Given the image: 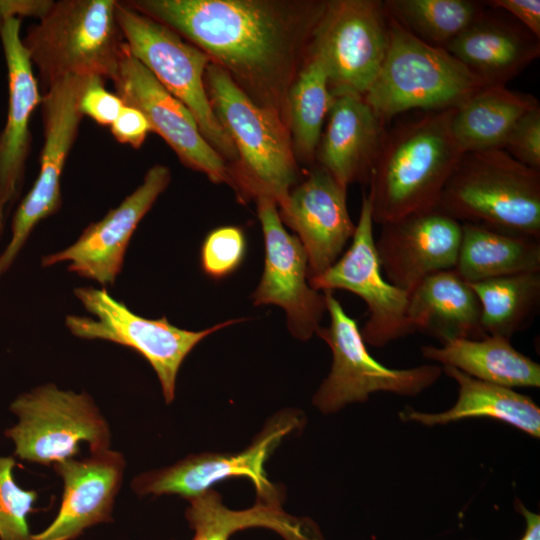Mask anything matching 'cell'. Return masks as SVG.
<instances>
[{
	"label": "cell",
	"instance_id": "6da1fadb",
	"mask_svg": "<svg viewBox=\"0 0 540 540\" xmlns=\"http://www.w3.org/2000/svg\"><path fill=\"white\" fill-rule=\"evenodd\" d=\"M205 52L289 129L288 93L327 0H126Z\"/></svg>",
	"mask_w": 540,
	"mask_h": 540
},
{
	"label": "cell",
	"instance_id": "7a4b0ae2",
	"mask_svg": "<svg viewBox=\"0 0 540 540\" xmlns=\"http://www.w3.org/2000/svg\"><path fill=\"white\" fill-rule=\"evenodd\" d=\"M454 111H425L386 131L368 180L374 223L437 208L463 154L451 132Z\"/></svg>",
	"mask_w": 540,
	"mask_h": 540
},
{
	"label": "cell",
	"instance_id": "3957f363",
	"mask_svg": "<svg viewBox=\"0 0 540 540\" xmlns=\"http://www.w3.org/2000/svg\"><path fill=\"white\" fill-rule=\"evenodd\" d=\"M204 81L212 110L237 153L228 167L229 184L244 201L268 198L281 205L298 179L288 127L217 64L208 65Z\"/></svg>",
	"mask_w": 540,
	"mask_h": 540
},
{
	"label": "cell",
	"instance_id": "277c9868",
	"mask_svg": "<svg viewBox=\"0 0 540 540\" xmlns=\"http://www.w3.org/2000/svg\"><path fill=\"white\" fill-rule=\"evenodd\" d=\"M437 208L460 223L540 240V171L502 148L464 153Z\"/></svg>",
	"mask_w": 540,
	"mask_h": 540
},
{
	"label": "cell",
	"instance_id": "5b68a950",
	"mask_svg": "<svg viewBox=\"0 0 540 540\" xmlns=\"http://www.w3.org/2000/svg\"><path fill=\"white\" fill-rule=\"evenodd\" d=\"M117 0H59L27 30L22 43L46 90L67 76L112 79L124 39Z\"/></svg>",
	"mask_w": 540,
	"mask_h": 540
},
{
	"label": "cell",
	"instance_id": "8992f818",
	"mask_svg": "<svg viewBox=\"0 0 540 540\" xmlns=\"http://www.w3.org/2000/svg\"><path fill=\"white\" fill-rule=\"evenodd\" d=\"M387 16V54L364 96L385 124L414 109L457 108L487 86L446 49L420 40Z\"/></svg>",
	"mask_w": 540,
	"mask_h": 540
},
{
	"label": "cell",
	"instance_id": "52a82bcc",
	"mask_svg": "<svg viewBox=\"0 0 540 540\" xmlns=\"http://www.w3.org/2000/svg\"><path fill=\"white\" fill-rule=\"evenodd\" d=\"M116 19L130 53L193 114L212 148L230 164L235 147L210 105L205 73L210 57L168 26L117 1ZM230 165V166H231Z\"/></svg>",
	"mask_w": 540,
	"mask_h": 540
},
{
	"label": "cell",
	"instance_id": "ba28073f",
	"mask_svg": "<svg viewBox=\"0 0 540 540\" xmlns=\"http://www.w3.org/2000/svg\"><path fill=\"white\" fill-rule=\"evenodd\" d=\"M10 409L19 421L5 436L22 460L52 466L77 456L81 442L89 445L90 453L110 449L109 425L86 392L48 383L18 396Z\"/></svg>",
	"mask_w": 540,
	"mask_h": 540
},
{
	"label": "cell",
	"instance_id": "9c48e42d",
	"mask_svg": "<svg viewBox=\"0 0 540 540\" xmlns=\"http://www.w3.org/2000/svg\"><path fill=\"white\" fill-rule=\"evenodd\" d=\"M330 323L316 334L330 347L333 362L312 402L324 414L346 405L364 402L376 392L416 396L435 384L443 370L440 365H420L395 369L377 361L368 351L355 319L350 317L333 295L323 291Z\"/></svg>",
	"mask_w": 540,
	"mask_h": 540
},
{
	"label": "cell",
	"instance_id": "30bf717a",
	"mask_svg": "<svg viewBox=\"0 0 540 540\" xmlns=\"http://www.w3.org/2000/svg\"><path fill=\"white\" fill-rule=\"evenodd\" d=\"M75 296L94 318L68 315L65 323L76 337L106 340L129 347L154 369L166 403L175 398L178 371L192 349L208 335L245 319H232L201 331L178 328L163 316L147 319L132 312L108 291L94 287L74 289Z\"/></svg>",
	"mask_w": 540,
	"mask_h": 540
},
{
	"label": "cell",
	"instance_id": "8fae6325",
	"mask_svg": "<svg viewBox=\"0 0 540 540\" xmlns=\"http://www.w3.org/2000/svg\"><path fill=\"white\" fill-rule=\"evenodd\" d=\"M388 47L389 22L383 1L327 0L310 52L322 60L333 97H364Z\"/></svg>",
	"mask_w": 540,
	"mask_h": 540
},
{
	"label": "cell",
	"instance_id": "7c38bea8",
	"mask_svg": "<svg viewBox=\"0 0 540 540\" xmlns=\"http://www.w3.org/2000/svg\"><path fill=\"white\" fill-rule=\"evenodd\" d=\"M304 423L300 411L284 409L242 451L188 455L171 466L140 473L131 481V489L140 497L177 495L188 500L220 481L245 477L253 483L256 499L284 500L283 489L268 480L264 465L281 441Z\"/></svg>",
	"mask_w": 540,
	"mask_h": 540
},
{
	"label": "cell",
	"instance_id": "4fadbf2b",
	"mask_svg": "<svg viewBox=\"0 0 540 540\" xmlns=\"http://www.w3.org/2000/svg\"><path fill=\"white\" fill-rule=\"evenodd\" d=\"M91 76L55 81L42 97L43 147L38 176L14 213L12 236L0 255V278L10 268L34 227L61 208V176L83 115L79 103Z\"/></svg>",
	"mask_w": 540,
	"mask_h": 540
},
{
	"label": "cell",
	"instance_id": "5bb4252c",
	"mask_svg": "<svg viewBox=\"0 0 540 540\" xmlns=\"http://www.w3.org/2000/svg\"><path fill=\"white\" fill-rule=\"evenodd\" d=\"M373 224L371 205L364 194L350 247L330 268L308 281L318 291L342 289L359 296L368 309L361 335L366 344L384 347L414 331L407 315L409 292L385 278L375 248Z\"/></svg>",
	"mask_w": 540,
	"mask_h": 540
},
{
	"label": "cell",
	"instance_id": "9a60e30c",
	"mask_svg": "<svg viewBox=\"0 0 540 540\" xmlns=\"http://www.w3.org/2000/svg\"><path fill=\"white\" fill-rule=\"evenodd\" d=\"M125 105L140 110L179 160L214 183H228V166L202 135L189 109L171 95L129 51L124 42L111 79Z\"/></svg>",
	"mask_w": 540,
	"mask_h": 540
},
{
	"label": "cell",
	"instance_id": "2e32d148",
	"mask_svg": "<svg viewBox=\"0 0 540 540\" xmlns=\"http://www.w3.org/2000/svg\"><path fill=\"white\" fill-rule=\"evenodd\" d=\"M256 201L265 241V265L253 302L283 308L292 335L306 341L316 334L327 311L325 294L310 286L305 249L297 236L285 230L277 204L268 198Z\"/></svg>",
	"mask_w": 540,
	"mask_h": 540
},
{
	"label": "cell",
	"instance_id": "e0dca14e",
	"mask_svg": "<svg viewBox=\"0 0 540 540\" xmlns=\"http://www.w3.org/2000/svg\"><path fill=\"white\" fill-rule=\"evenodd\" d=\"M170 180L167 166L153 165L143 182L116 208L109 210L101 220L90 223L75 243L44 256L42 266L69 261L68 271L103 286L114 285L134 231Z\"/></svg>",
	"mask_w": 540,
	"mask_h": 540
},
{
	"label": "cell",
	"instance_id": "ac0fdd59",
	"mask_svg": "<svg viewBox=\"0 0 540 540\" xmlns=\"http://www.w3.org/2000/svg\"><path fill=\"white\" fill-rule=\"evenodd\" d=\"M462 226L438 208L382 224L375 248L385 278L410 292L426 277L455 268Z\"/></svg>",
	"mask_w": 540,
	"mask_h": 540
},
{
	"label": "cell",
	"instance_id": "d6986e66",
	"mask_svg": "<svg viewBox=\"0 0 540 540\" xmlns=\"http://www.w3.org/2000/svg\"><path fill=\"white\" fill-rule=\"evenodd\" d=\"M346 189L318 165L278 206L281 221L297 233L305 249L308 279L330 268L354 235Z\"/></svg>",
	"mask_w": 540,
	"mask_h": 540
},
{
	"label": "cell",
	"instance_id": "ffe728a7",
	"mask_svg": "<svg viewBox=\"0 0 540 540\" xmlns=\"http://www.w3.org/2000/svg\"><path fill=\"white\" fill-rule=\"evenodd\" d=\"M20 28V18H10L0 27L8 72L7 118L0 133V238L22 191L32 143L30 119L42 100Z\"/></svg>",
	"mask_w": 540,
	"mask_h": 540
},
{
	"label": "cell",
	"instance_id": "44dd1931",
	"mask_svg": "<svg viewBox=\"0 0 540 540\" xmlns=\"http://www.w3.org/2000/svg\"><path fill=\"white\" fill-rule=\"evenodd\" d=\"M52 466L63 481L61 505L52 523L28 540H73L91 526L112 521L126 466L121 453L107 449Z\"/></svg>",
	"mask_w": 540,
	"mask_h": 540
},
{
	"label": "cell",
	"instance_id": "7402d4cb",
	"mask_svg": "<svg viewBox=\"0 0 540 540\" xmlns=\"http://www.w3.org/2000/svg\"><path fill=\"white\" fill-rule=\"evenodd\" d=\"M315 159L342 186L368 183L386 134V124L363 96L333 98Z\"/></svg>",
	"mask_w": 540,
	"mask_h": 540
},
{
	"label": "cell",
	"instance_id": "603a6c76",
	"mask_svg": "<svg viewBox=\"0 0 540 540\" xmlns=\"http://www.w3.org/2000/svg\"><path fill=\"white\" fill-rule=\"evenodd\" d=\"M487 9L444 49L486 85H506L540 55V42L520 23Z\"/></svg>",
	"mask_w": 540,
	"mask_h": 540
},
{
	"label": "cell",
	"instance_id": "cb8c5ba5",
	"mask_svg": "<svg viewBox=\"0 0 540 540\" xmlns=\"http://www.w3.org/2000/svg\"><path fill=\"white\" fill-rule=\"evenodd\" d=\"M407 315L414 332L431 336L441 344L486 336L479 300L454 269L434 273L412 289Z\"/></svg>",
	"mask_w": 540,
	"mask_h": 540
},
{
	"label": "cell",
	"instance_id": "d4e9b609",
	"mask_svg": "<svg viewBox=\"0 0 540 540\" xmlns=\"http://www.w3.org/2000/svg\"><path fill=\"white\" fill-rule=\"evenodd\" d=\"M442 370L458 384L455 404L439 413L406 407L399 414L402 421L436 426L487 417L509 424L532 437H540V408L529 396L512 388L478 380L454 367L444 366Z\"/></svg>",
	"mask_w": 540,
	"mask_h": 540
},
{
	"label": "cell",
	"instance_id": "484cf974",
	"mask_svg": "<svg viewBox=\"0 0 540 540\" xmlns=\"http://www.w3.org/2000/svg\"><path fill=\"white\" fill-rule=\"evenodd\" d=\"M188 501L185 516L195 532L191 540H229L237 531L253 527L273 530L284 540H325L312 519L285 512L283 500L256 499L248 509L232 510L211 488Z\"/></svg>",
	"mask_w": 540,
	"mask_h": 540
},
{
	"label": "cell",
	"instance_id": "4316f807",
	"mask_svg": "<svg viewBox=\"0 0 540 540\" xmlns=\"http://www.w3.org/2000/svg\"><path fill=\"white\" fill-rule=\"evenodd\" d=\"M422 356L478 380L508 388L540 387V365L514 348L509 338L486 335L421 347Z\"/></svg>",
	"mask_w": 540,
	"mask_h": 540
},
{
	"label": "cell",
	"instance_id": "83f0119b",
	"mask_svg": "<svg viewBox=\"0 0 540 540\" xmlns=\"http://www.w3.org/2000/svg\"><path fill=\"white\" fill-rule=\"evenodd\" d=\"M537 107L532 94L487 85L455 108L451 132L463 154L502 148L519 119Z\"/></svg>",
	"mask_w": 540,
	"mask_h": 540
},
{
	"label": "cell",
	"instance_id": "f1b7e54d",
	"mask_svg": "<svg viewBox=\"0 0 540 540\" xmlns=\"http://www.w3.org/2000/svg\"><path fill=\"white\" fill-rule=\"evenodd\" d=\"M456 273L467 283L540 272V240L473 223H461Z\"/></svg>",
	"mask_w": 540,
	"mask_h": 540
},
{
	"label": "cell",
	"instance_id": "f546056e",
	"mask_svg": "<svg viewBox=\"0 0 540 540\" xmlns=\"http://www.w3.org/2000/svg\"><path fill=\"white\" fill-rule=\"evenodd\" d=\"M481 308L486 335L511 338L529 327L540 307V272L502 276L469 283Z\"/></svg>",
	"mask_w": 540,
	"mask_h": 540
},
{
	"label": "cell",
	"instance_id": "4dcf8cb0",
	"mask_svg": "<svg viewBox=\"0 0 540 540\" xmlns=\"http://www.w3.org/2000/svg\"><path fill=\"white\" fill-rule=\"evenodd\" d=\"M333 98L325 66L309 50L288 93L289 133L297 161H314Z\"/></svg>",
	"mask_w": 540,
	"mask_h": 540
},
{
	"label": "cell",
	"instance_id": "1f68e13d",
	"mask_svg": "<svg viewBox=\"0 0 540 540\" xmlns=\"http://www.w3.org/2000/svg\"><path fill=\"white\" fill-rule=\"evenodd\" d=\"M387 14L420 40L444 48L485 10L474 0H385Z\"/></svg>",
	"mask_w": 540,
	"mask_h": 540
},
{
	"label": "cell",
	"instance_id": "d6a6232c",
	"mask_svg": "<svg viewBox=\"0 0 540 540\" xmlns=\"http://www.w3.org/2000/svg\"><path fill=\"white\" fill-rule=\"evenodd\" d=\"M16 461L0 456V540H28V516L35 511V490L22 489L15 481Z\"/></svg>",
	"mask_w": 540,
	"mask_h": 540
},
{
	"label": "cell",
	"instance_id": "836d02e7",
	"mask_svg": "<svg viewBox=\"0 0 540 540\" xmlns=\"http://www.w3.org/2000/svg\"><path fill=\"white\" fill-rule=\"evenodd\" d=\"M246 239L241 228L223 226L212 230L201 248V266L206 275L219 279L228 276L241 264Z\"/></svg>",
	"mask_w": 540,
	"mask_h": 540
},
{
	"label": "cell",
	"instance_id": "e575fe53",
	"mask_svg": "<svg viewBox=\"0 0 540 540\" xmlns=\"http://www.w3.org/2000/svg\"><path fill=\"white\" fill-rule=\"evenodd\" d=\"M502 149L518 162L540 171V107L519 119Z\"/></svg>",
	"mask_w": 540,
	"mask_h": 540
},
{
	"label": "cell",
	"instance_id": "d590c367",
	"mask_svg": "<svg viewBox=\"0 0 540 540\" xmlns=\"http://www.w3.org/2000/svg\"><path fill=\"white\" fill-rule=\"evenodd\" d=\"M124 106L116 93L105 88V79L91 76L80 98V111L101 126H111Z\"/></svg>",
	"mask_w": 540,
	"mask_h": 540
},
{
	"label": "cell",
	"instance_id": "8d00e7d4",
	"mask_svg": "<svg viewBox=\"0 0 540 540\" xmlns=\"http://www.w3.org/2000/svg\"><path fill=\"white\" fill-rule=\"evenodd\" d=\"M110 130L118 142L135 149H139L148 134L153 132L145 115L140 110L125 104L110 126Z\"/></svg>",
	"mask_w": 540,
	"mask_h": 540
},
{
	"label": "cell",
	"instance_id": "74e56055",
	"mask_svg": "<svg viewBox=\"0 0 540 540\" xmlns=\"http://www.w3.org/2000/svg\"><path fill=\"white\" fill-rule=\"evenodd\" d=\"M484 4L490 9L511 14L531 34L540 38L539 0H489L484 1Z\"/></svg>",
	"mask_w": 540,
	"mask_h": 540
},
{
	"label": "cell",
	"instance_id": "f35d334b",
	"mask_svg": "<svg viewBox=\"0 0 540 540\" xmlns=\"http://www.w3.org/2000/svg\"><path fill=\"white\" fill-rule=\"evenodd\" d=\"M52 4V0H1L0 27L10 18L29 16L40 19Z\"/></svg>",
	"mask_w": 540,
	"mask_h": 540
},
{
	"label": "cell",
	"instance_id": "ab89813d",
	"mask_svg": "<svg viewBox=\"0 0 540 540\" xmlns=\"http://www.w3.org/2000/svg\"><path fill=\"white\" fill-rule=\"evenodd\" d=\"M516 510L523 515L525 519V531L520 540H540V516L529 509L524 504L516 499Z\"/></svg>",
	"mask_w": 540,
	"mask_h": 540
}]
</instances>
